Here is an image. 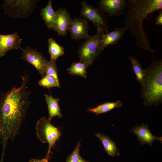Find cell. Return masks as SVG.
I'll return each instance as SVG.
<instances>
[{
	"instance_id": "cell-1",
	"label": "cell",
	"mask_w": 162,
	"mask_h": 162,
	"mask_svg": "<svg viewBox=\"0 0 162 162\" xmlns=\"http://www.w3.org/2000/svg\"><path fill=\"white\" fill-rule=\"evenodd\" d=\"M19 87H14L6 93H1L0 139L4 151L8 141H13L20 131L26 112L31 104L28 89L29 75L26 73Z\"/></svg>"
},
{
	"instance_id": "cell-2",
	"label": "cell",
	"mask_w": 162,
	"mask_h": 162,
	"mask_svg": "<svg viewBox=\"0 0 162 162\" xmlns=\"http://www.w3.org/2000/svg\"><path fill=\"white\" fill-rule=\"evenodd\" d=\"M127 6L124 28L135 38L136 46L150 52L153 56L155 51L150 46L142 23L145 18L149 20L147 16L149 14L162 10V0H128Z\"/></svg>"
},
{
	"instance_id": "cell-3",
	"label": "cell",
	"mask_w": 162,
	"mask_h": 162,
	"mask_svg": "<svg viewBox=\"0 0 162 162\" xmlns=\"http://www.w3.org/2000/svg\"><path fill=\"white\" fill-rule=\"evenodd\" d=\"M145 70V78L141 85L143 104L158 106L162 102V60L152 61Z\"/></svg>"
},
{
	"instance_id": "cell-4",
	"label": "cell",
	"mask_w": 162,
	"mask_h": 162,
	"mask_svg": "<svg viewBox=\"0 0 162 162\" xmlns=\"http://www.w3.org/2000/svg\"><path fill=\"white\" fill-rule=\"evenodd\" d=\"M103 32H98L89 36L79 47L78 52L80 61L92 65L98 56L103 51L101 40Z\"/></svg>"
},
{
	"instance_id": "cell-5",
	"label": "cell",
	"mask_w": 162,
	"mask_h": 162,
	"mask_svg": "<svg viewBox=\"0 0 162 162\" xmlns=\"http://www.w3.org/2000/svg\"><path fill=\"white\" fill-rule=\"evenodd\" d=\"M2 7L4 14L10 18L16 19L28 17L36 7L38 0H4Z\"/></svg>"
},
{
	"instance_id": "cell-6",
	"label": "cell",
	"mask_w": 162,
	"mask_h": 162,
	"mask_svg": "<svg viewBox=\"0 0 162 162\" xmlns=\"http://www.w3.org/2000/svg\"><path fill=\"white\" fill-rule=\"evenodd\" d=\"M36 135L43 143H48L49 147L45 158H49L51 150L61 135L60 130L52 125L45 117L40 118L36 125Z\"/></svg>"
},
{
	"instance_id": "cell-7",
	"label": "cell",
	"mask_w": 162,
	"mask_h": 162,
	"mask_svg": "<svg viewBox=\"0 0 162 162\" xmlns=\"http://www.w3.org/2000/svg\"><path fill=\"white\" fill-rule=\"evenodd\" d=\"M80 16L87 21L92 23L98 32H109V26L105 13L99 8H95L89 4L86 1L81 3Z\"/></svg>"
},
{
	"instance_id": "cell-8",
	"label": "cell",
	"mask_w": 162,
	"mask_h": 162,
	"mask_svg": "<svg viewBox=\"0 0 162 162\" xmlns=\"http://www.w3.org/2000/svg\"><path fill=\"white\" fill-rule=\"evenodd\" d=\"M20 58L34 66L43 77L46 75L45 68L48 61L36 50L28 46L22 50Z\"/></svg>"
},
{
	"instance_id": "cell-9",
	"label": "cell",
	"mask_w": 162,
	"mask_h": 162,
	"mask_svg": "<svg viewBox=\"0 0 162 162\" xmlns=\"http://www.w3.org/2000/svg\"><path fill=\"white\" fill-rule=\"evenodd\" d=\"M88 22L82 18H75L72 19L68 29L71 38L78 40L87 39L89 36Z\"/></svg>"
},
{
	"instance_id": "cell-10",
	"label": "cell",
	"mask_w": 162,
	"mask_h": 162,
	"mask_svg": "<svg viewBox=\"0 0 162 162\" xmlns=\"http://www.w3.org/2000/svg\"><path fill=\"white\" fill-rule=\"evenodd\" d=\"M127 4L125 0H100L98 2L99 8L110 16L123 15Z\"/></svg>"
},
{
	"instance_id": "cell-11",
	"label": "cell",
	"mask_w": 162,
	"mask_h": 162,
	"mask_svg": "<svg viewBox=\"0 0 162 162\" xmlns=\"http://www.w3.org/2000/svg\"><path fill=\"white\" fill-rule=\"evenodd\" d=\"M22 39L18 33L8 34H0V58L4 56L6 53L12 50H23L21 47Z\"/></svg>"
},
{
	"instance_id": "cell-12",
	"label": "cell",
	"mask_w": 162,
	"mask_h": 162,
	"mask_svg": "<svg viewBox=\"0 0 162 162\" xmlns=\"http://www.w3.org/2000/svg\"><path fill=\"white\" fill-rule=\"evenodd\" d=\"M56 12V17L52 29L56 32L59 35L64 36L68 31L72 19L66 9L59 8Z\"/></svg>"
},
{
	"instance_id": "cell-13",
	"label": "cell",
	"mask_w": 162,
	"mask_h": 162,
	"mask_svg": "<svg viewBox=\"0 0 162 162\" xmlns=\"http://www.w3.org/2000/svg\"><path fill=\"white\" fill-rule=\"evenodd\" d=\"M134 133L137 137V140L140 144L143 145L147 144L152 146L153 142L159 140L162 143V137H157L153 135L148 128V125L142 123L141 125L136 124L130 131Z\"/></svg>"
},
{
	"instance_id": "cell-14",
	"label": "cell",
	"mask_w": 162,
	"mask_h": 162,
	"mask_svg": "<svg viewBox=\"0 0 162 162\" xmlns=\"http://www.w3.org/2000/svg\"><path fill=\"white\" fill-rule=\"evenodd\" d=\"M124 28H117L114 31L105 34L102 33L101 43L104 48L117 43L122 38L126 31Z\"/></svg>"
},
{
	"instance_id": "cell-15",
	"label": "cell",
	"mask_w": 162,
	"mask_h": 162,
	"mask_svg": "<svg viewBox=\"0 0 162 162\" xmlns=\"http://www.w3.org/2000/svg\"><path fill=\"white\" fill-rule=\"evenodd\" d=\"M95 136L101 141L104 151L109 156L115 157L120 155L119 150L116 146V142L109 136L100 133H96Z\"/></svg>"
},
{
	"instance_id": "cell-16",
	"label": "cell",
	"mask_w": 162,
	"mask_h": 162,
	"mask_svg": "<svg viewBox=\"0 0 162 162\" xmlns=\"http://www.w3.org/2000/svg\"><path fill=\"white\" fill-rule=\"evenodd\" d=\"M45 101L47 105L49 113L48 120L51 122L52 118L57 116L58 118H62V115L61 112V109L58 105L59 98H53L51 95L45 94Z\"/></svg>"
},
{
	"instance_id": "cell-17",
	"label": "cell",
	"mask_w": 162,
	"mask_h": 162,
	"mask_svg": "<svg viewBox=\"0 0 162 162\" xmlns=\"http://www.w3.org/2000/svg\"><path fill=\"white\" fill-rule=\"evenodd\" d=\"M40 14L47 28L52 29L56 17V12L53 9L51 0H49L46 7L41 9Z\"/></svg>"
},
{
	"instance_id": "cell-18",
	"label": "cell",
	"mask_w": 162,
	"mask_h": 162,
	"mask_svg": "<svg viewBox=\"0 0 162 162\" xmlns=\"http://www.w3.org/2000/svg\"><path fill=\"white\" fill-rule=\"evenodd\" d=\"M122 105L121 101L118 100L113 102H106L92 108H88V110L98 115L109 112L116 108H119Z\"/></svg>"
},
{
	"instance_id": "cell-19",
	"label": "cell",
	"mask_w": 162,
	"mask_h": 162,
	"mask_svg": "<svg viewBox=\"0 0 162 162\" xmlns=\"http://www.w3.org/2000/svg\"><path fill=\"white\" fill-rule=\"evenodd\" d=\"M128 58L131 63L137 81L142 85L144 82L145 78V69L142 68L141 64L136 57L129 55Z\"/></svg>"
},
{
	"instance_id": "cell-20",
	"label": "cell",
	"mask_w": 162,
	"mask_h": 162,
	"mask_svg": "<svg viewBox=\"0 0 162 162\" xmlns=\"http://www.w3.org/2000/svg\"><path fill=\"white\" fill-rule=\"evenodd\" d=\"M48 43L50 60L56 61L58 58L64 54V48L52 38L48 39Z\"/></svg>"
},
{
	"instance_id": "cell-21",
	"label": "cell",
	"mask_w": 162,
	"mask_h": 162,
	"mask_svg": "<svg viewBox=\"0 0 162 162\" xmlns=\"http://www.w3.org/2000/svg\"><path fill=\"white\" fill-rule=\"evenodd\" d=\"M89 65L83 62H74L70 66L67 68L69 74L80 76L84 78H87V69Z\"/></svg>"
},
{
	"instance_id": "cell-22",
	"label": "cell",
	"mask_w": 162,
	"mask_h": 162,
	"mask_svg": "<svg viewBox=\"0 0 162 162\" xmlns=\"http://www.w3.org/2000/svg\"><path fill=\"white\" fill-rule=\"evenodd\" d=\"M39 85L41 86L48 89L53 87H60V85L58 84L55 78L53 76L45 75L38 82Z\"/></svg>"
},
{
	"instance_id": "cell-23",
	"label": "cell",
	"mask_w": 162,
	"mask_h": 162,
	"mask_svg": "<svg viewBox=\"0 0 162 162\" xmlns=\"http://www.w3.org/2000/svg\"><path fill=\"white\" fill-rule=\"evenodd\" d=\"M46 75L53 77L57 82L60 84L58 75V70L56 61L50 60L48 61L45 68Z\"/></svg>"
},
{
	"instance_id": "cell-24",
	"label": "cell",
	"mask_w": 162,
	"mask_h": 162,
	"mask_svg": "<svg viewBox=\"0 0 162 162\" xmlns=\"http://www.w3.org/2000/svg\"><path fill=\"white\" fill-rule=\"evenodd\" d=\"M80 141L78 143L74 151L68 157L66 162H78L81 158L79 150L81 146Z\"/></svg>"
},
{
	"instance_id": "cell-25",
	"label": "cell",
	"mask_w": 162,
	"mask_h": 162,
	"mask_svg": "<svg viewBox=\"0 0 162 162\" xmlns=\"http://www.w3.org/2000/svg\"><path fill=\"white\" fill-rule=\"evenodd\" d=\"M156 25H162V10H160L159 14L156 19Z\"/></svg>"
},
{
	"instance_id": "cell-26",
	"label": "cell",
	"mask_w": 162,
	"mask_h": 162,
	"mask_svg": "<svg viewBox=\"0 0 162 162\" xmlns=\"http://www.w3.org/2000/svg\"><path fill=\"white\" fill-rule=\"evenodd\" d=\"M28 162H49L48 159L45 157V158L40 160L38 159H32Z\"/></svg>"
},
{
	"instance_id": "cell-27",
	"label": "cell",
	"mask_w": 162,
	"mask_h": 162,
	"mask_svg": "<svg viewBox=\"0 0 162 162\" xmlns=\"http://www.w3.org/2000/svg\"><path fill=\"white\" fill-rule=\"evenodd\" d=\"M78 162H89L88 161L86 160L82 157L80 158L79 161Z\"/></svg>"
}]
</instances>
